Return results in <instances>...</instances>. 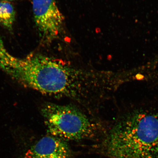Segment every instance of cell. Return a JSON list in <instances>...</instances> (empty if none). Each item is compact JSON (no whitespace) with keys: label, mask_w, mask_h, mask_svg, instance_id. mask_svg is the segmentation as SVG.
<instances>
[{"label":"cell","mask_w":158,"mask_h":158,"mask_svg":"<svg viewBox=\"0 0 158 158\" xmlns=\"http://www.w3.org/2000/svg\"><path fill=\"white\" fill-rule=\"evenodd\" d=\"M114 75L37 54L27 71L26 84L46 95L72 100L91 114L108 97L115 84Z\"/></svg>","instance_id":"cell-1"},{"label":"cell","mask_w":158,"mask_h":158,"mask_svg":"<svg viewBox=\"0 0 158 158\" xmlns=\"http://www.w3.org/2000/svg\"><path fill=\"white\" fill-rule=\"evenodd\" d=\"M120 117L101 145L110 158H158V109L138 106Z\"/></svg>","instance_id":"cell-2"},{"label":"cell","mask_w":158,"mask_h":158,"mask_svg":"<svg viewBox=\"0 0 158 158\" xmlns=\"http://www.w3.org/2000/svg\"><path fill=\"white\" fill-rule=\"evenodd\" d=\"M42 112L49 134L65 141L92 139L105 130L100 120L76 106L49 102Z\"/></svg>","instance_id":"cell-3"},{"label":"cell","mask_w":158,"mask_h":158,"mask_svg":"<svg viewBox=\"0 0 158 158\" xmlns=\"http://www.w3.org/2000/svg\"><path fill=\"white\" fill-rule=\"evenodd\" d=\"M34 21L41 41L49 43L61 32L64 17L55 0H32Z\"/></svg>","instance_id":"cell-4"},{"label":"cell","mask_w":158,"mask_h":158,"mask_svg":"<svg viewBox=\"0 0 158 158\" xmlns=\"http://www.w3.org/2000/svg\"><path fill=\"white\" fill-rule=\"evenodd\" d=\"M71 155L66 141L50 135L41 138L30 148L24 158H70Z\"/></svg>","instance_id":"cell-5"},{"label":"cell","mask_w":158,"mask_h":158,"mask_svg":"<svg viewBox=\"0 0 158 158\" xmlns=\"http://www.w3.org/2000/svg\"><path fill=\"white\" fill-rule=\"evenodd\" d=\"M16 17V12L9 2L0 1V25L11 31L13 29Z\"/></svg>","instance_id":"cell-6"},{"label":"cell","mask_w":158,"mask_h":158,"mask_svg":"<svg viewBox=\"0 0 158 158\" xmlns=\"http://www.w3.org/2000/svg\"><path fill=\"white\" fill-rule=\"evenodd\" d=\"M3 1H5L10 2V1H15V0H3Z\"/></svg>","instance_id":"cell-7"}]
</instances>
